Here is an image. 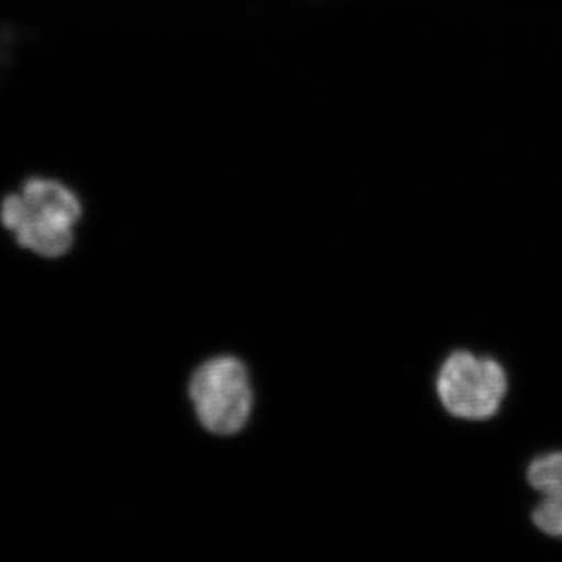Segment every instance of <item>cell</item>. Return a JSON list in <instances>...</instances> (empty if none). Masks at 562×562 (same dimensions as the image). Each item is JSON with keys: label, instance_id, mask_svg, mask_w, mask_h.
Masks as SVG:
<instances>
[{"label": "cell", "instance_id": "6da1fadb", "mask_svg": "<svg viewBox=\"0 0 562 562\" xmlns=\"http://www.w3.org/2000/svg\"><path fill=\"white\" fill-rule=\"evenodd\" d=\"M81 213L79 198L66 184L33 177L25 181L20 194L5 198L0 220L24 249L58 258L74 246Z\"/></svg>", "mask_w": 562, "mask_h": 562}, {"label": "cell", "instance_id": "7a4b0ae2", "mask_svg": "<svg viewBox=\"0 0 562 562\" xmlns=\"http://www.w3.org/2000/svg\"><path fill=\"white\" fill-rule=\"evenodd\" d=\"M190 395L199 422L213 435H236L249 422L254 395L249 372L238 358L203 362L192 375Z\"/></svg>", "mask_w": 562, "mask_h": 562}, {"label": "cell", "instance_id": "3957f363", "mask_svg": "<svg viewBox=\"0 0 562 562\" xmlns=\"http://www.w3.org/2000/svg\"><path fill=\"white\" fill-rule=\"evenodd\" d=\"M506 375L490 358L457 351L443 362L438 379L442 405L454 417L484 420L494 416L505 397Z\"/></svg>", "mask_w": 562, "mask_h": 562}, {"label": "cell", "instance_id": "277c9868", "mask_svg": "<svg viewBox=\"0 0 562 562\" xmlns=\"http://www.w3.org/2000/svg\"><path fill=\"white\" fill-rule=\"evenodd\" d=\"M528 482L541 494L532 520L546 535L562 538V453L538 458L528 469Z\"/></svg>", "mask_w": 562, "mask_h": 562}]
</instances>
